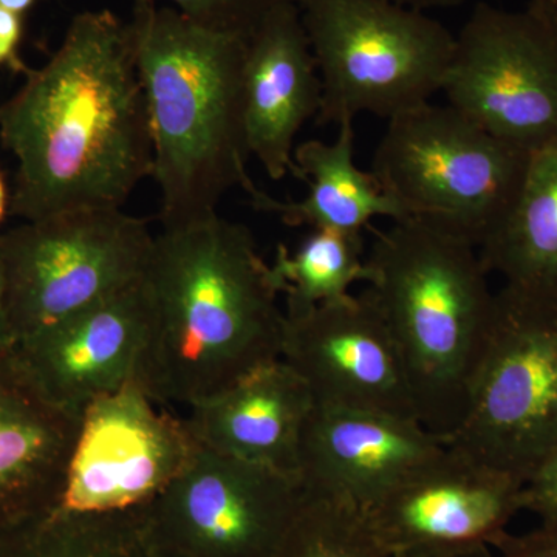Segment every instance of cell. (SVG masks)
<instances>
[{
	"label": "cell",
	"instance_id": "22",
	"mask_svg": "<svg viewBox=\"0 0 557 557\" xmlns=\"http://www.w3.org/2000/svg\"><path fill=\"white\" fill-rule=\"evenodd\" d=\"M270 270L278 295L285 296V313L335 302L366 281L364 239L362 234L311 230L295 252L281 245Z\"/></svg>",
	"mask_w": 557,
	"mask_h": 557
},
{
	"label": "cell",
	"instance_id": "9",
	"mask_svg": "<svg viewBox=\"0 0 557 557\" xmlns=\"http://www.w3.org/2000/svg\"><path fill=\"white\" fill-rule=\"evenodd\" d=\"M442 91L493 137L541 148L557 135V24L479 2L454 40Z\"/></svg>",
	"mask_w": 557,
	"mask_h": 557
},
{
	"label": "cell",
	"instance_id": "32",
	"mask_svg": "<svg viewBox=\"0 0 557 557\" xmlns=\"http://www.w3.org/2000/svg\"><path fill=\"white\" fill-rule=\"evenodd\" d=\"M10 211V196L7 190L5 182H3L2 172H0V223L5 218L7 212Z\"/></svg>",
	"mask_w": 557,
	"mask_h": 557
},
{
	"label": "cell",
	"instance_id": "25",
	"mask_svg": "<svg viewBox=\"0 0 557 557\" xmlns=\"http://www.w3.org/2000/svg\"><path fill=\"white\" fill-rule=\"evenodd\" d=\"M522 511L536 516L539 525L557 527V446L528 474Z\"/></svg>",
	"mask_w": 557,
	"mask_h": 557
},
{
	"label": "cell",
	"instance_id": "27",
	"mask_svg": "<svg viewBox=\"0 0 557 557\" xmlns=\"http://www.w3.org/2000/svg\"><path fill=\"white\" fill-rule=\"evenodd\" d=\"M25 33V16L0 7V69L27 75V67L21 58L22 39Z\"/></svg>",
	"mask_w": 557,
	"mask_h": 557
},
{
	"label": "cell",
	"instance_id": "6",
	"mask_svg": "<svg viewBox=\"0 0 557 557\" xmlns=\"http://www.w3.org/2000/svg\"><path fill=\"white\" fill-rule=\"evenodd\" d=\"M372 174L408 218L480 247L507 218L530 152L487 134L453 106L428 101L387 120Z\"/></svg>",
	"mask_w": 557,
	"mask_h": 557
},
{
	"label": "cell",
	"instance_id": "31",
	"mask_svg": "<svg viewBox=\"0 0 557 557\" xmlns=\"http://www.w3.org/2000/svg\"><path fill=\"white\" fill-rule=\"evenodd\" d=\"M38 0H0V7L25 16L36 5Z\"/></svg>",
	"mask_w": 557,
	"mask_h": 557
},
{
	"label": "cell",
	"instance_id": "24",
	"mask_svg": "<svg viewBox=\"0 0 557 557\" xmlns=\"http://www.w3.org/2000/svg\"><path fill=\"white\" fill-rule=\"evenodd\" d=\"M188 20L211 30L248 38L274 7L288 0H168Z\"/></svg>",
	"mask_w": 557,
	"mask_h": 557
},
{
	"label": "cell",
	"instance_id": "8",
	"mask_svg": "<svg viewBox=\"0 0 557 557\" xmlns=\"http://www.w3.org/2000/svg\"><path fill=\"white\" fill-rule=\"evenodd\" d=\"M153 236L121 208L61 212L0 234L14 343L139 281Z\"/></svg>",
	"mask_w": 557,
	"mask_h": 557
},
{
	"label": "cell",
	"instance_id": "5",
	"mask_svg": "<svg viewBox=\"0 0 557 557\" xmlns=\"http://www.w3.org/2000/svg\"><path fill=\"white\" fill-rule=\"evenodd\" d=\"M321 78L318 123L392 119L442 91L454 50L437 20L394 0H295Z\"/></svg>",
	"mask_w": 557,
	"mask_h": 557
},
{
	"label": "cell",
	"instance_id": "15",
	"mask_svg": "<svg viewBox=\"0 0 557 557\" xmlns=\"http://www.w3.org/2000/svg\"><path fill=\"white\" fill-rule=\"evenodd\" d=\"M443 449L412 418L317 405L300 440L298 480L307 493L366 509Z\"/></svg>",
	"mask_w": 557,
	"mask_h": 557
},
{
	"label": "cell",
	"instance_id": "11",
	"mask_svg": "<svg viewBox=\"0 0 557 557\" xmlns=\"http://www.w3.org/2000/svg\"><path fill=\"white\" fill-rule=\"evenodd\" d=\"M200 449L186 418L160 409L134 381L84 410L54 509L115 515L145 508Z\"/></svg>",
	"mask_w": 557,
	"mask_h": 557
},
{
	"label": "cell",
	"instance_id": "7",
	"mask_svg": "<svg viewBox=\"0 0 557 557\" xmlns=\"http://www.w3.org/2000/svg\"><path fill=\"white\" fill-rule=\"evenodd\" d=\"M475 463L525 480L557 446V298L504 285L467 413L445 440Z\"/></svg>",
	"mask_w": 557,
	"mask_h": 557
},
{
	"label": "cell",
	"instance_id": "26",
	"mask_svg": "<svg viewBox=\"0 0 557 557\" xmlns=\"http://www.w3.org/2000/svg\"><path fill=\"white\" fill-rule=\"evenodd\" d=\"M493 549L496 557H557V527L539 525L522 534L507 533Z\"/></svg>",
	"mask_w": 557,
	"mask_h": 557
},
{
	"label": "cell",
	"instance_id": "12",
	"mask_svg": "<svg viewBox=\"0 0 557 557\" xmlns=\"http://www.w3.org/2000/svg\"><path fill=\"white\" fill-rule=\"evenodd\" d=\"M525 480L445 449L362 509L391 557H440L493 548L522 512Z\"/></svg>",
	"mask_w": 557,
	"mask_h": 557
},
{
	"label": "cell",
	"instance_id": "19",
	"mask_svg": "<svg viewBox=\"0 0 557 557\" xmlns=\"http://www.w3.org/2000/svg\"><path fill=\"white\" fill-rule=\"evenodd\" d=\"M298 178L309 193L300 200H277L265 190L249 194L258 211L273 212L285 225L362 234L376 218H408L405 209L381 188L372 171L355 164L354 123L338 127L335 141L309 139L295 149Z\"/></svg>",
	"mask_w": 557,
	"mask_h": 557
},
{
	"label": "cell",
	"instance_id": "13",
	"mask_svg": "<svg viewBox=\"0 0 557 557\" xmlns=\"http://www.w3.org/2000/svg\"><path fill=\"white\" fill-rule=\"evenodd\" d=\"M281 359L306 381L317 405L418 421L397 343L366 289L285 313Z\"/></svg>",
	"mask_w": 557,
	"mask_h": 557
},
{
	"label": "cell",
	"instance_id": "2",
	"mask_svg": "<svg viewBox=\"0 0 557 557\" xmlns=\"http://www.w3.org/2000/svg\"><path fill=\"white\" fill-rule=\"evenodd\" d=\"M143 284L150 314L137 383L160 405L190 408L281 359V295L242 223L214 212L161 228Z\"/></svg>",
	"mask_w": 557,
	"mask_h": 557
},
{
	"label": "cell",
	"instance_id": "23",
	"mask_svg": "<svg viewBox=\"0 0 557 557\" xmlns=\"http://www.w3.org/2000/svg\"><path fill=\"white\" fill-rule=\"evenodd\" d=\"M304 493L298 518L273 557H391L357 505Z\"/></svg>",
	"mask_w": 557,
	"mask_h": 557
},
{
	"label": "cell",
	"instance_id": "4",
	"mask_svg": "<svg viewBox=\"0 0 557 557\" xmlns=\"http://www.w3.org/2000/svg\"><path fill=\"white\" fill-rule=\"evenodd\" d=\"M471 242L420 218L376 231L368 295L405 362L418 421L445 442L460 426L496 310Z\"/></svg>",
	"mask_w": 557,
	"mask_h": 557
},
{
	"label": "cell",
	"instance_id": "28",
	"mask_svg": "<svg viewBox=\"0 0 557 557\" xmlns=\"http://www.w3.org/2000/svg\"><path fill=\"white\" fill-rule=\"evenodd\" d=\"M14 346L13 333H11L9 313L5 304V284H3L2 270H0V350H9Z\"/></svg>",
	"mask_w": 557,
	"mask_h": 557
},
{
	"label": "cell",
	"instance_id": "33",
	"mask_svg": "<svg viewBox=\"0 0 557 557\" xmlns=\"http://www.w3.org/2000/svg\"><path fill=\"white\" fill-rule=\"evenodd\" d=\"M440 557H496L494 556L493 548H480L474 552L458 553V555L440 556Z\"/></svg>",
	"mask_w": 557,
	"mask_h": 557
},
{
	"label": "cell",
	"instance_id": "21",
	"mask_svg": "<svg viewBox=\"0 0 557 557\" xmlns=\"http://www.w3.org/2000/svg\"><path fill=\"white\" fill-rule=\"evenodd\" d=\"M0 557H152L139 509L84 515L51 509L0 527Z\"/></svg>",
	"mask_w": 557,
	"mask_h": 557
},
{
	"label": "cell",
	"instance_id": "10",
	"mask_svg": "<svg viewBox=\"0 0 557 557\" xmlns=\"http://www.w3.org/2000/svg\"><path fill=\"white\" fill-rule=\"evenodd\" d=\"M304 497L298 479L201 448L139 518L157 557H273Z\"/></svg>",
	"mask_w": 557,
	"mask_h": 557
},
{
	"label": "cell",
	"instance_id": "29",
	"mask_svg": "<svg viewBox=\"0 0 557 557\" xmlns=\"http://www.w3.org/2000/svg\"><path fill=\"white\" fill-rule=\"evenodd\" d=\"M394 2L426 13L429 10L457 9V7L465 5L469 0H394Z\"/></svg>",
	"mask_w": 557,
	"mask_h": 557
},
{
	"label": "cell",
	"instance_id": "18",
	"mask_svg": "<svg viewBox=\"0 0 557 557\" xmlns=\"http://www.w3.org/2000/svg\"><path fill=\"white\" fill-rule=\"evenodd\" d=\"M78 424L0 350V527L58 507Z\"/></svg>",
	"mask_w": 557,
	"mask_h": 557
},
{
	"label": "cell",
	"instance_id": "30",
	"mask_svg": "<svg viewBox=\"0 0 557 557\" xmlns=\"http://www.w3.org/2000/svg\"><path fill=\"white\" fill-rule=\"evenodd\" d=\"M527 9L544 20L557 24V0H530Z\"/></svg>",
	"mask_w": 557,
	"mask_h": 557
},
{
	"label": "cell",
	"instance_id": "16",
	"mask_svg": "<svg viewBox=\"0 0 557 557\" xmlns=\"http://www.w3.org/2000/svg\"><path fill=\"white\" fill-rule=\"evenodd\" d=\"M244 123L249 156L271 180L298 177L296 137L321 109V78L295 0L259 22L245 46Z\"/></svg>",
	"mask_w": 557,
	"mask_h": 557
},
{
	"label": "cell",
	"instance_id": "14",
	"mask_svg": "<svg viewBox=\"0 0 557 557\" xmlns=\"http://www.w3.org/2000/svg\"><path fill=\"white\" fill-rule=\"evenodd\" d=\"M149 314L141 277L16 341L14 358L51 405L81 418L95 399L137 381Z\"/></svg>",
	"mask_w": 557,
	"mask_h": 557
},
{
	"label": "cell",
	"instance_id": "34",
	"mask_svg": "<svg viewBox=\"0 0 557 557\" xmlns=\"http://www.w3.org/2000/svg\"><path fill=\"white\" fill-rule=\"evenodd\" d=\"M152 557H157V556H153V555H152Z\"/></svg>",
	"mask_w": 557,
	"mask_h": 557
},
{
	"label": "cell",
	"instance_id": "20",
	"mask_svg": "<svg viewBox=\"0 0 557 557\" xmlns=\"http://www.w3.org/2000/svg\"><path fill=\"white\" fill-rule=\"evenodd\" d=\"M478 249L508 287L557 298V135L531 150L518 199Z\"/></svg>",
	"mask_w": 557,
	"mask_h": 557
},
{
	"label": "cell",
	"instance_id": "17",
	"mask_svg": "<svg viewBox=\"0 0 557 557\" xmlns=\"http://www.w3.org/2000/svg\"><path fill=\"white\" fill-rule=\"evenodd\" d=\"M314 406L306 381L276 359L190 406L186 421L201 448L298 479L300 440Z\"/></svg>",
	"mask_w": 557,
	"mask_h": 557
},
{
	"label": "cell",
	"instance_id": "3",
	"mask_svg": "<svg viewBox=\"0 0 557 557\" xmlns=\"http://www.w3.org/2000/svg\"><path fill=\"white\" fill-rule=\"evenodd\" d=\"M127 24L148 104L161 228L214 214L230 190L255 193L242 90L247 38L196 24L159 0H135Z\"/></svg>",
	"mask_w": 557,
	"mask_h": 557
},
{
	"label": "cell",
	"instance_id": "1",
	"mask_svg": "<svg viewBox=\"0 0 557 557\" xmlns=\"http://www.w3.org/2000/svg\"><path fill=\"white\" fill-rule=\"evenodd\" d=\"M0 143L17 163L14 218L123 208L153 174L129 24L109 10L76 14L50 60L0 104Z\"/></svg>",
	"mask_w": 557,
	"mask_h": 557
}]
</instances>
